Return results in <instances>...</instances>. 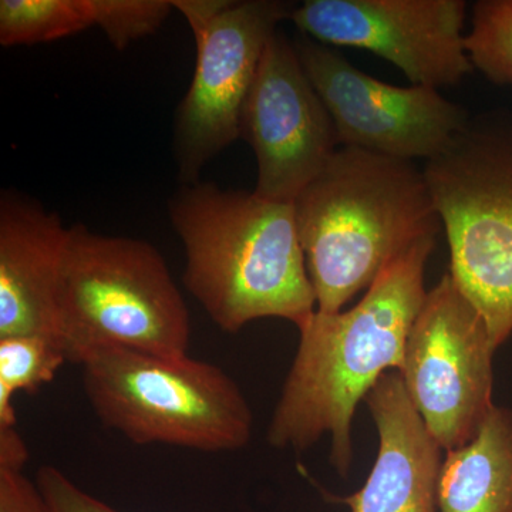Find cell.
<instances>
[{
    "label": "cell",
    "mask_w": 512,
    "mask_h": 512,
    "mask_svg": "<svg viewBox=\"0 0 512 512\" xmlns=\"http://www.w3.org/2000/svg\"><path fill=\"white\" fill-rule=\"evenodd\" d=\"M434 244L436 238L424 239L393 261L349 311H316L298 329V350L266 433L272 447L305 451L330 434V463L348 476L357 404L380 377L403 369Z\"/></svg>",
    "instance_id": "cell-1"
},
{
    "label": "cell",
    "mask_w": 512,
    "mask_h": 512,
    "mask_svg": "<svg viewBox=\"0 0 512 512\" xmlns=\"http://www.w3.org/2000/svg\"><path fill=\"white\" fill-rule=\"evenodd\" d=\"M170 217L185 251V288L224 332L264 318L299 329L318 309L295 205L195 183L175 195Z\"/></svg>",
    "instance_id": "cell-2"
},
{
    "label": "cell",
    "mask_w": 512,
    "mask_h": 512,
    "mask_svg": "<svg viewBox=\"0 0 512 512\" xmlns=\"http://www.w3.org/2000/svg\"><path fill=\"white\" fill-rule=\"evenodd\" d=\"M320 313H339L441 224L414 161L339 147L293 202Z\"/></svg>",
    "instance_id": "cell-3"
},
{
    "label": "cell",
    "mask_w": 512,
    "mask_h": 512,
    "mask_svg": "<svg viewBox=\"0 0 512 512\" xmlns=\"http://www.w3.org/2000/svg\"><path fill=\"white\" fill-rule=\"evenodd\" d=\"M59 342L82 365L106 348L188 355L191 318L163 255L140 239L69 228L57 293Z\"/></svg>",
    "instance_id": "cell-4"
},
{
    "label": "cell",
    "mask_w": 512,
    "mask_h": 512,
    "mask_svg": "<svg viewBox=\"0 0 512 512\" xmlns=\"http://www.w3.org/2000/svg\"><path fill=\"white\" fill-rule=\"evenodd\" d=\"M423 171L446 231L448 274L498 349L512 335L511 111L470 117Z\"/></svg>",
    "instance_id": "cell-5"
},
{
    "label": "cell",
    "mask_w": 512,
    "mask_h": 512,
    "mask_svg": "<svg viewBox=\"0 0 512 512\" xmlns=\"http://www.w3.org/2000/svg\"><path fill=\"white\" fill-rule=\"evenodd\" d=\"M80 366L97 419L131 443L231 453L251 441L247 397L212 363L106 348Z\"/></svg>",
    "instance_id": "cell-6"
},
{
    "label": "cell",
    "mask_w": 512,
    "mask_h": 512,
    "mask_svg": "<svg viewBox=\"0 0 512 512\" xmlns=\"http://www.w3.org/2000/svg\"><path fill=\"white\" fill-rule=\"evenodd\" d=\"M197 43L190 89L175 119V158L185 185L241 137V116L256 70L279 23L295 6L279 0H173Z\"/></svg>",
    "instance_id": "cell-7"
},
{
    "label": "cell",
    "mask_w": 512,
    "mask_h": 512,
    "mask_svg": "<svg viewBox=\"0 0 512 512\" xmlns=\"http://www.w3.org/2000/svg\"><path fill=\"white\" fill-rule=\"evenodd\" d=\"M497 348L476 306L450 274L427 291L407 339L404 389L446 453L466 446L493 412Z\"/></svg>",
    "instance_id": "cell-8"
},
{
    "label": "cell",
    "mask_w": 512,
    "mask_h": 512,
    "mask_svg": "<svg viewBox=\"0 0 512 512\" xmlns=\"http://www.w3.org/2000/svg\"><path fill=\"white\" fill-rule=\"evenodd\" d=\"M293 45L332 117L340 147L429 161L470 119L464 107L433 87L380 82L308 36Z\"/></svg>",
    "instance_id": "cell-9"
},
{
    "label": "cell",
    "mask_w": 512,
    "mask_h": 512,
    "mask_svg": "<svg viewBox=\"0 0 512 512\" xmlns=\"http://www.w3.org/2000/svg\"><path fill=\"white\" fill-rule=\"evenodd\" d=\"M464 0H306L291 20L322 45L356 47L399 67L414 86H456L473 72Z\"/></svg>",
    "instance_id": "cell-10"
},
{
    "label": "cell",
    "mask_w": 512,
    "mask_h": 512,
    "mask_svg": "<svg viewBox=\"0 0 512 512\" xmlns=\"http://www.w3.org/2000/svg\"><path fill=\"white\" fill-rule=\"evenodd\" d=\"M256 158L254 192L293 204L338 151L335 124L282 32L269 40L241 116Z\"/></svg>",
    "instance_id": "cell-11"
},
{
    "label": "cell",
    "mask_w": 512,
    "mask_h": 512,
    "mask_svg": "<svg viewBox=\"0 0 512 512\" xmlns=\"http://www.w3.org/2000/svg\"><path fill=\"white\" fill-rule=\"evenodd\" d=\"M365 403L379 433L375 466L365 485L336 498L350 512H437L443 448L414 409L399 372H387Z\"/></svg>",
    "instance_id": "cell-12"
},
{
    "label": "cell",
    "mask_w": 512,
    "mask_h": 512,
    "mask_svg": "<svg viewBox=\"0 0 512 512\" xmlns=\"http://www.w3.org/2000/svg\"><path fill=\"white\" fill-rule=\"evenodd\" d=\"M69 228L19 195L0 201V338L59 342L57 293ZM60 343V342H59Z\"/></svg>",
    "instance_id": "cell-13"
},
{
    "label": "cell",
    "mask_w": 512,
    "mask_h": 512,
    "mask_svg": "<svg viewBox=\"0 0 512 512\" xmlns=\"http://www.w3.org/2000/svg\"><path fill=\"white\" fill-rule=\"evenodd\" d=\"M439 511L512 512L511 409L495 406L470 443L446 453Z\"/></svg>",
    "instance_id": "cell-14"
},
{
    "label": "cell",
    "mask_w": 512,
    "mask_h": 512,
    "mask_svg": "<svg viewBox=\"0 0 512 512\" xmlns=\"http://www.w3.org/2000/svg\"><path fill=\"white\" fill-rule=\"evenodd\" d=\"M94 26L92 0H2L0 43L30 46L76 35Z\"/></svg>",
    "instance_id": "cell-15"
},
{
    "label": "cell",
    "mask_w": 512,
    "mask_h": 512,
    "mask_svg": "<svg viewBox=\"0 0 512 512\" xmlns=\"http://www.w3.org/2000/svg\"><path fill=\"white\" fill-rule=\"evenodd\" d=\"M67 363L57 340L42 336L0 338V427H16L13 397L19 392L35 394L55 380Z\"/></svg>",
    "instance_id": "cell-16"
},
{
    "label": "cell",
    "mask_w": 512,
    "mask_h": 512,
    "mask_svg": "<svg viewBox=\"0 0 512 512\" xmlns=\"http://www.w3.org/2000/svg\"><path fill=\"white\" fill-rule=\"evenodd\" d=\"M474 69L497 86H512V0H478L466 33Z\"/></svg>",
    "instance_id": "cell-17"
},
{
    "label": "cell",
    "mask_w": 512,
    "mask_h": 512,
    "mask_svg": "<svg viewBox=\"0 0 512 512\" xmlns=\"http://www.w3.org/2000/svg\"><path fill=\"white\" fill-rule=\"evenodd\" d=\"M94 26L111 45L124 50L134 40L153 35L174 9L173 0H92Z\"/></svg>",
    "instance_id": "cell-18"
},
{
    "label": "cell",
    "mask_w": 512,
    "mask_h": 512,
    "mask_svg": "<svg viewBox=\"0 0 512 512\" xmlns=\"http://www.w3.org/2000/svg\"><path fill=\"white\" fill-rule=\"evenodd\" d=\"M35 483L50 512H121L84 491L57 467H40Z\"/></svg>",
    "instance_id": "cell-19"
},
{
    "label": "cell",
    "mask_w": 512,
    "mask_h": 512,
    "mask_svg": "<svg viewBox=\"0 0 512 512\" xmlns=\"http://www.w3.org/2000/svg\"><path fill=\"white\" fill-rule=\"evenodd\" d=\"M0 512H50L35 481L23 471L0 470Z\"/></svg>",
    "instance_id": "cell-20"
},
{
    "label": "cell",
    "mask_w": 512,
    "mask_h": 512,
    "mask_svg": "<svg viewBox=\"0 0 512 512\" xmlns=\"http://www.w3.org/2000/svg\"><path fill=\"white\" fill-rule=\"evenodd\" d=\"M29 448L16 427H0V470L23 471Z\"/></svg>",
    "instance_id": "cell-21"
}]
</instances>
